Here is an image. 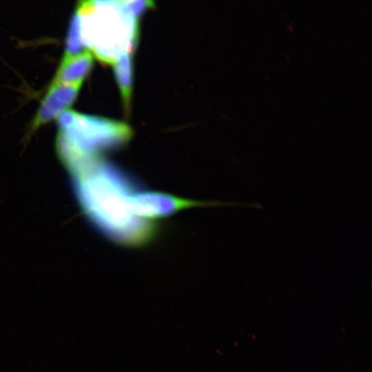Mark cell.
<instances>
[{"instance_id": "obj_7", "label": "cell", "mask_w": 372, "mask_h": 372, "mask_svg": "<svg viewBox=\"0 0 372 372\" xmlns=\"http://www.w3.org/2000/svg\"><path fill=\"white\" fill-rule=\"evenodd\" d=\"M114 65V72L118 85L126 115L130 112L134 76V62L132 53L121 56Z\"/></svg>"}, {"instance_id": "obj_3", "label": "cell", "mask_w": 372, "mask_h": 372, "mask_svg": "<svg viewBox=\"0 0 372 372\" xmlns=\"http://www.w3.org/2000/svg\"><path fill=\"white\" fill-rule=\"evenodd\" d=\"M57 150L67 166L127 143L133 132L126 123L65 111L59 116Z\"/></svg>"}, {"instance_id": "obj_1", "label": "cell", "mask_w": 372, "mask_h": 372, "mask_svg": "<svg viewBox=\"0 0 372 372\" xmlns=\"http://www.w3.org/2000/svg\"><path fill=\"white\" fill-rule=\"evenodd\" d=\"M70 169L87 219L107 240L123 247H139L156 238V223L131 210L130 198L141 187L129 174L100 156L83 160Z\"/></svg>"}, {"instance_id": "obj_2", "label": "cell", "mask_w": 372, "mask_h": 372, "mask_svg": "<svg viewBox=\"0 0 372 372\" xmlns=\"http://www.w3.org/2000/svg\"><path fill=\"white\" fill-rule=\"evenodd\" d=\"M68 34L101 62L113 65L135 50L138 19L118 0H78Z\"/></svg>"}, {"instance_id": "obj_6", "label": "cell", "mask_w": 372, "mask_h": 372, "mask_svg": "<svg viewBox=\"0 0 372 372\" xmlns=\"http://www.w3.org/2000/svg\"><path fill=\"white\" fill-rule=\"evenodd\" d=\"M93 65V55L87 50L75 54L64 53L52 81L82 84Z\"/></svg>"}, {"instance_id": "obj_4", "label": "cell", "mask_w": 372, "mask_h": 372, "mask_svg": "<svg viewBox=\"0 0 372 372\" xmlns=\"http://www.w3.org/2000/svg\"><path fill=\"white\" fill-rule=\"evenodd\" d=\"M218 205L182 198L167 193L140 189L130 198L132 211L137 216L154 222L180 211L196 206Z\"/></svg>"}, {"instance_id": "obj_5", "label": "cell", "mask_w": 372, "mask_h": 372, "mask_svg": "<svg viewBox=\"0 0 372 372\" xmlns=\"http://www.w3.org/2000/svg\"><path fill=\"white\" fill-rule=\"evenodd\" d=\"M81 85L52 81L31 122L30 134L68 110L78 95Z\"/></svg>"}, {"instance_id": "obj_8", "label": "cell", "mask_w": 372, "mask_h": 372, "mask_svg": "<svg viewBox=\"0 0 372 372\" xmlns=\"http://www.w3.org/2000/svg\"><path fill=\"white\" fill-rule=\"evenodd\" d=\"M118 1H120L121 2H123V3H127V2L130 1L132 0H118Z\"/></svg>"}]
</instances>
